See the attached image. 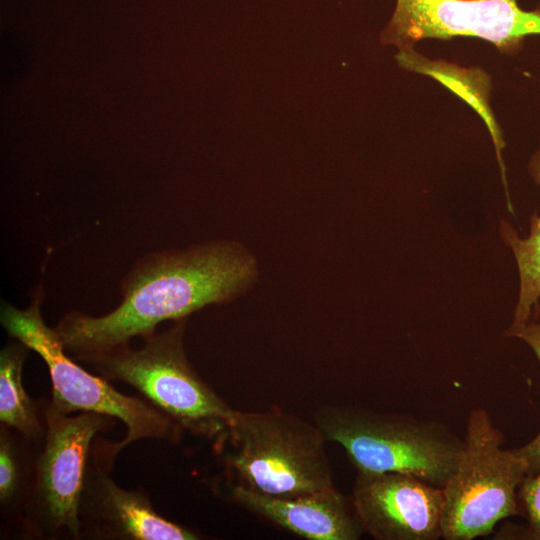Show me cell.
Masks as SVG:
<instances>
[{"mask_svg":"<svg viewBox=\"0 0 540 540\" xmlns=\"http://www.w3.org/2000/svg\"><path fill=\"white\" fill-rule=\"evenodd\" d=\"M314 423L361 473H410L442 487L458 462L463 439L445 424L352 405L316 409Z\"/></svg>","mask_w":540,"mask_h":540,"instance_id":"cell-4","label":"cell"},{"mask_svg":"<svg viewBox=\"0 0 540 540\" xmlns=\"http://www.w3.org/2000/svg\"><path fill=\"white\" fill-rule=\"evenodd\" d=\"M116 418L56 409L48 398L46 435L30 500L16 533L24 539L80 540L79 501L94 439Z\"/></svg>","mask_w":540,"mask_h":540,"instance_id":"cell-7","label":"cell"},{"mask_svg":"<svg viewBox=\"0 0 540 540\" xmlns=\"http://www.w3.org/2000/svg\"><path fill=\"white\" fill-rule=\"evenodd\" d=\"M185 326V319L174 321L169 329L143 338L139 349L127 345L82 363L108 381H121L135 388L181 432L215 440L217 446L236 410L189 362L184 349Z\"/></svg>","mask_w":540,"mask_h":540,"instance_id":"cell-3","label":"cell"},{"mask_svg":"<svg viewBox=\"0 0 540 540\" xmlns=\"http://www.w3.org/2000/svg\"><path fill=\"white\" fill-rule=\"evenodd\" d=\"M42 293L19 309L2 303L0 321L6 332L36 352L45 362L51 379L50 403L59 411L94 412L119 419L127 427L119 441L122 449L144 440L174 442L182 433L163 412L145 399L124 395L107 379L93 375L68 356L55 328L41 315Z\"/></svg>","mask_w":540,"mask_h":540,"instance_id":"cell-5","label":"cell"},{"mask_svg":"<svg viewBox=\"0 0 540 540\" xmlns=\"http://www.w3.org/2000/svg\"><path fill=\"white\" fill-rule=\"evenodd\" d=\"M29 350L14 339L0 352V423L42 445L48 398L34 399L24 388L22 371Z\"/></svg>","mask_w":540,"mask_h":540,"instance_id":"cell-13","label":"cell"},{"mask_svg":"<svg viewBox=\"0 0 540 540\" xmlns=\"http://www.w3.org/2000/svg\"><path fill=\"white\" fill-rule=\"evenodd\" d=\"M501 233L513 251L520 276L519 298L508 330V334L513 336L529 322L532 307L540 297V216L532 217L530 235L524 239L519 238L505 221L501 223Z\"/></svg>","mask_w":540,"mask_h":540,"instance_id":"cell-14","label":"cell"},{"mask_svg":"<svg viewBox=\"0 0 540 540\" xmlns=\"http://www.w3.org/2000/svg\"><path fill=\"white\" fill-rule=\"evenodd\" d=\"M504 442L488 410L469 412L458 462L442 486L443 539L489 535L498 522L519 513L517 493L527 465L514 449H504Z\"/></svg>","mask_w":540,"mask_h":540,"instance_id":"cell-6","label":"cell"},{"mask_svg":"<svg viewBox=\"0 0 540 540\" xmlns=\"http://www.w3.org/2000/svg\"><path fill=\"white\" fill-rule=\"evenodd\" d=\"M229 488L234 503L301 538L357 540L364 533L350 497L335 487L294 497L269 496L232 483Z\"/></svg>","mask_w":540,"mask_h":540,"instance_id":"cell-11","label":"cell"},{"mask_svg":"<svg viewBox=\"0 0 540 540\" xmlns=\"http://www.w3.org/2000/svg\"><path fill=\"white\" fill-rule=\"evenodd\" d=\"M123 449L98 435L91 446L79 501L80 539L196 540L200 535L161 516L143 489L118 486L112 472Z\"/></svg>","mask_w":540,"mask_h":540,"instance_id":"cell-8","label":"cell"},{"mask_svg":"<svg viewBox=\"0 0 540 540\" xmlns=\"http://www.w3.org/2000/svg\"><path fill=\"white\" fill-rule=\"evenodd\" d=\"M519 513L527 521L525 538L540 540V471L526 475L518 488Z\"/></svg>","mask_w":540,"mask_h":540,"instance_id":"cell-15","label":"cell"},{"mask_svg":"<svg viewBox=\"0 0 540 540\" xmlns=\"http://www.w3.org/2000/svg\"><path fill=\"white\" fill-rule=\"evenodd\" d=\"M534 34L540 12L522 10L516 0H397L386 37L405 50L425 38L463 36L513 52Z\"/></svg>","mask_w":540,"mask_h":540,"instance_id":"cell-9","label":"cell"},{"mask_svg":"<svg viewBox=\"0 0 540 540\" xmlns=\"http://www.w3.org/2000/svg\"><path fill=\"white\" fill-rule=\"evenodd\" d=\"M321 429L281 410H236L224 439L215 447L240 486L255 492L294 497L334 486Z\"/></svg>","mask_w":540,"mask_h":540,"instance_id":"cell-2","label":"cell"},{"mask_svg":"<svg viewBox=\"0 0 540 540\" xmlns=\"http://www.w3.org/2000/svg\"><path fill=\"white\" fill-rule=\"evenodd\" d=\"M513 336L524 340L532 348L540 362V321L528 322ZM514 451L525 461L527 475L540 471V432L530 442L515 448Z\"/></svg>","mask_w":540,"mask_h":540,"instance_id":"cell-16","label":"cell"},{"mask_svg":"<svg viewBox=\"0 0 540 540\" xmlns=\"http://www.w3.org/2000/svg\"><path fill=\"white\" fill-rule=\"evenodd\" d=\"M256 278L255 258L235 242L153 253L124 278L123 299L114 310L98 317L69 312L55 330L65 351L82 363L127 346L134 337L155 333L164 321L185 319L205 306L229 302Z\"/></svg>","mask_w":540,"mask_h":540,"instance_id":"cell-1","label":"cell"},{"mask_svg":"<svg viewBox=\"0 0 540 540\" xmlns=\"http://www.w3.org/2000/svg\"><path fill=\"white\" fill-rule=\"evenodd\" d=\"M42 445L0 423V514L6 531L16 532L23 518Z\"/></svg>","mask_w":540,"mask_h":540,"instance_id":"cell-12","label":"cell"},{"mask_svg":"<svg viewBox=\"0 0 540 540\" xmlns=\"http://www.w3.org/2000/svg\"><path fill=\"white\" fill-rule=\"evenodd\" d=\"M350 501L364 533L376 540L442 538V487L402 472H357Z\"/></svg>","mask_w":540,"mask_h":540,"instance_id":"cell-10","label":"cell"}]
</instances>
